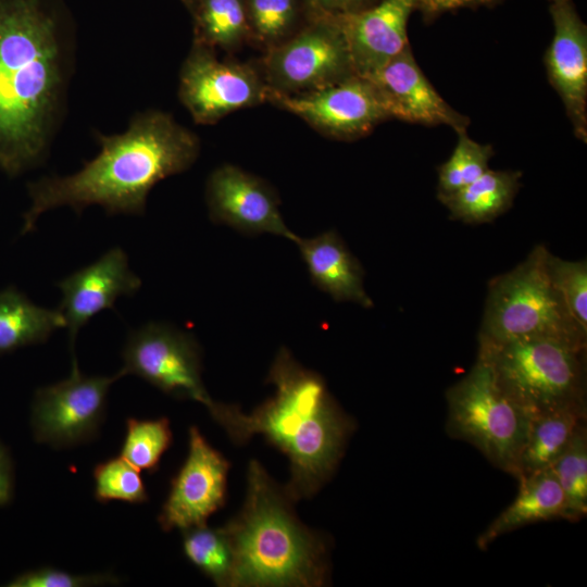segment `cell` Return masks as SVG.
Masks as SVG:
<instances>
[{"label": "cell", "instance_id": "obj_30", "mask_svg": "<svg viewBox=\"0 0 587 587\" xmlns=\"http://www.w3.org/2000/svg\"><path fill=\"white\" fill-rule=\"evenodd\" d=\"M548 266L553 284L562 295L570 312L587 330V262L566 261L549 254Z\"/></svg>", "mask_w": 587, "mask_h": 587}, {"label": "cell", "instance_id": "obj_31", "mask_svg": "<svg viewBox=\"0 0 587 587\" xmlns=\"http://www.w3.org/2000/svg\"><path fill=\"white\" fill-rule=\"evenodd\" d=\"M247 5L253 32L265 43L278 42L296 15V0H248Z\"/></svg>", "mask_w": 587, "mask_h": 587}, {"label": "cell", "instance_id": "obj_36", "mask_svg": "<svg viewBox=\"0 0 587 587\" xmlns=\"http://www.w3.org/2000/svg\"><path fill=\"white\" fill-rule=\"evenodd\" d=\"M183 2H185L186 4H191L193 2V0H182Z\"/></svg>", "mask_w": 587, "mask_h": 587}, {"label": "cell", "instance_id": "obj_33", "mask_svg": "<svg viewBox=\"0 0 587 587\" xmlns=\"http://www.w3.org/2000/svg\"><path fill=\"white\" fill-rule=\"evenodd\" d=\"M14 491V467L7 447L0 441V507L10 503Z\"/></svg>", "mask_w": 587, "mask_h": 587}, {"label": "cell", "instance_id": "obj_17", "mask_svg": "<svg viewBox=\"0 0 587 587\" xmlns=\"http://www.w3.org/2000/svg\"><path fill=\"white\" fill-rule=\"evenodd\" d=\"M379 93L390 118L466 129L470 118L450 107L427 79L410 45L367 78Z\"/></svg>", "mask_w": 587, "mask_h": 587}, {"label": "cell", "instance_id": "obj_15", "mask_svg": "<svg viewBox=\"0 0 587 587\" xmlns=\"http://www.w3.org/2000/svg\"><path fill=\"white\" fill-rule=\"evenodd\" d=\"M553 37L545 54L547 76L576 138L587 142V27L571 0H549Z\"/></svg>", "mask_w": 587, "mask_h": 587}, {"label": "cell", "instance_id": "obj_13", "mask_svg": "<svg viewBox=\"0 0 587 587\" xmlns=\"http://www.w3.org/2000/svg\"><path fill=\"white\" fill-rule=\"evenodd\" d=\"M229 462L201 435L189 428L188 454L171 480L168 495L158 515L164 532L207 524L226 501Z\"/></svg>", "mask_w": 587, "mask_h": 587}, {"label": "cell", "instance_id": "obj_28", "mask_svg": "<svg viewBox=\"0 0 587 587\" xmlns=\"http://www.w3.org/2000/svg\"><path fill=\"white\" fill-rule=\"evenodd\" d=\"M173 433L167 417L155 420H126V433L121 457L139 471L153 473L164 452L171 447Z\"/></svg>", "mask_w": 587, "mask_h": 587}, {"label": "cell", "instance_id": "obj_2", "mask_svg": "<svg viewBox=\"0 0 587 587\" xmlns=\"http://www.w3.org/2000/svg\"><path fill=\"white\" fill-rule=\"evenodd\" d=\"M96 139L99 153L76 173L27 184L30 207L23 215V235L34 230L43 212L60 207L78 215L95 204L109 215H142L150 190L191 167L200 152L193 132L154 109L136 113L123 133H96Z\"/></svg>", "mask_w": 587, "mask_h": 587}, {"label": "cell", "instance_id": "obj_21", "mask_svg": "<svg viewBox=\"0 0 587 587\" xmlns=\"http://www.w3.org/2000/svg\"><path fill=\"white\" fill-rule=\"evenodd\" d=\"M587 422V401L554 408L530 419L527 436L512 476L548 469Z\"/></svg>", "mask_w": 587, "mask_h": 587}, {"label": "cell", "instance_id": "obj_1", "mask_svg": "<svg viewBox=\"0 0 587 587\" xmlns=\"http://www.w3.org/2000/svg\"><path fill=\"white\" fill-rule=\"evenodd\" d=\"M75 36L55 0H0V171L48 158L65 117Z\"/></svg>", "mask_w": 587, "mask_h": 587}, {"label": "cell", "instance_id": "obj_29", "mask_svg": "<svg viewBox=\"0 0 587 587\" xmlns=\"http://www.w3.org/2000/svg\"><path fill=\"white\" fill-rule=\"evenodd\" d=\"M92 475L98 502L120 500L138 504L149 499L140 471L121 455L98 463Z\"/></svg>", "mask_w": 587, "mask_h": 587}, {"label": "cell", "instance_id": "obj_3", "mask_svg": "<svg viewBox=\"0 0 587 587\" xmlns=\"http://www.w3.org/2000/svg\"><path fill=\"white\" fill-rule=\"evenodd\" d=\"M266 383L276 392L252 413L216 402L210 414L234 444L243 445L259 434L286 454L290 463L286 494L294 502L310 498L337 469L354 422L339 408L324 378L298 363L285 347Z\"/></svg>", "mask_w": 587, "mask_h": 587}, {"label": "cell", "instance_id": "obj_12", "mask_svg": "<svg viewBox=\"0 0 587 587\" xmlns=\"http://www.w3.org/2000/svg\"><path fill=\"white\" fill-rule=\"evenodd\" d=\"M267 100L338 139L364 136L378 123L390 118L375 86L359 75L303 93L268 89Z\"/></svg>", "mask_w": 587, "mask_h": 587}, {"label": "cell", "instance_id": "obj_22", "mask_svg": "<svg viewBox=\"0 0 587 587\" xmlns=\"http://www.w3.org/2000/svg\"><path fill=\"white\" fill-rule=\"evenodd\" d=\"M520 171L487 170L460 190L439 198L452 220L465 224H484L507 212L521 187Z\"/></svg>", "mask_w": 587, "mask_h": 587}, {"label": "cell", "instance_id": "obj_27", "mask_svg": "<svg viewBox=\"0 0 587 587\" xmlns=\"http://www.w3.org/2000/svg\"><path fill=\"white\" fill-rule=\"evenodd\" d=\"M458 141L449 159L438 166L437 198L449 196L482 176L495 154L492 146L472 139L466 129L457 132Z\"/></svg>", "mask_w": 587, "mask_h": 587}, {"label": "cell", "instance_id": "obj_23", "mask_svg": "<svg viewBox=\"0 0 587 587\" xmlns=\"http://www.w3.org/2000/svg\"><path fill=\"white\" fill-rule=\"evenodd\" d=\"M62 327L66 322L60 310L35 304L15 286L0 290V354L46 342Z\"/></svg>", "mask_w": 587, "mask_h": 587}, {"label": "cell", "instance_id": "obj_6", "mask_svg": "<svg viewBox=\"0 0 587 587\" xmlns=\"http://www.w3.org/2000/svg\"><path fill=\"white\" fill-rule=\"evenodd\" d=\"M587 348L553 340L478 341L477 357L500 390L529 419L587 401Z\"/></svg>", "mask_w": 587, "mask_h": 587}, {"label": "cell", "instance_id": "obj_20", "mask_svg": "<svg viewBox=\"0 0 587 587\" xmlns=\"http://www.w3.org/2000/svg\"><path fill=\"white\" fill-rule=\"evenodd\" d=\"M515 499L477 537L476 545L486 549L500 536L520 527L552 520L569 521L566 499L551 467L516 479Z\"/></svg>", "mask_w": 587, "mask_h": 587}, {"label": "cell", "instance_id": "obj_14", "mask_svg": "<svg viewBox=\"0 0 587 587\" xmlns=\"http://www.w3.org/2000/svg\"><path fill=\"white\" fill-rule=\"evenodd\" d=\"M205 201L215 224L250 236L268 233L294 242L298 239L282 217L275 190L262 178L236 165L223 164L209 175Z\"/></svg>", "mask_w": 587, "mask_h": 587}, {"label": "cell", "instance_id": "obj_8", "mask_svg": "<svg viewBox=\"0 0 587 587\" xmlns=\"http://www.w3.org/2000/svg\"><path fill=\"white\" fill-rule=\"evenodd\" d=\"M123 376L136 375L159 390L212 409L202 378L201 349L196 338L164 322H148L129 332L122 351Z\"/></svg>", "mask_w": 587, "mask_h": 587}, {"label": "cell", "instance_id": "obj_35", "mask_svg": "<svg viewBox=\"0 0 587 587\" xmlns=\"http://www.w3.org/2000/svg\"><path fill=\"white\" fill-rule=\"evenodd\" d=\"M315 4L327 11H335L345 14L359 10L364 0H312Z\"/></svg>", "mask_w": 587, "mask_h": 587}, {"label": "cell", "instance_id": "obj_7", "mask_svg": "<svg viewBox=\"0 0 587 587\" xmlns=\"http://www.w3.org/2000/svg\"><path fill=\"white\" fill-rule=\"evenodd\" d=\"M446 429L473 445L496 467L513 474L530 419L500 390L478 357L464 377L446 391Z\"/></svg>", "mask_w": 587, "mask_h": 587}, {"label": "cell", "instance_id": "obj_32", "mask_svg": "<svg viewBox=\"0 0 587 587\" xmlns=\"http://www.w3.org/2000/svg\"><path fill=\"white\" fill-rule=\"evenodd\" d=\"M118 577L111 573L73 574L53 567H39L16 575L9 587H88L116 585Z\"/></svg>", "mask_w": 587, "mask_h": 587}, {"label": "cell", "instance_id": "obj_34", "mask_svg": "<svg viewBox=\"0 0 587 587\" xmlns=\"http://www.w3.org/2000/svg\"><path fill=\"white\" fill-rule=\"evenodd\" d=\"M495 1L497 0H416V7L428 13H438L463 7L488 4Z\"/></svg>", "mask_w": 587, "mask_h": 587}, {"label": "cell", "instance_id": "obj_19", "mask_svg": "<svg viewBox=\"0 0 587 587\" xmlns=\"http://www.w3.org/2000/svg\"><path fill=\"white\" fill-rule=\"evenodd\" d=\"M314 286L336 302H353L372 308L364 289V270L335 230L312 238L298 237L295 242Z\"/></svg>", "mask_w": 587, "mask_h": 587}, {"label": "cell", "instance_id": "obj_5", "mask_svg": "<svg viewBox=\"0 0 587 587\" xmlns=\"http://www.w3.org/2000/svg\"><path fill=\"white\" fill-rule=\"evenodd\" d=\"M549 254L537 245L523 262L489 282L478 341L545 339L587 348V330L552 282Z\"/></svg>", "mask_w": 587, "mask_h": 587}, {"label": "cell", "instance_id": "obj_16", "mask_svg": "<svg viewBox=\"0 0 587 587\" xmlns=\"http://www.w3.org/2000/svg\"><path fill=\"white\" fill-rule=\"evenodd\" d=\"M57 286L62 292L59 310L64 315L73 350L78 330L99 312L113 309L118 297L137 292L141 280L129 270L125 251L114 247Z\"/></svg>", "mask_w": 587, "mask_h": 587}, {"label": "cell", "instance_id": "obj_18", "mask_svg": "<svg viewBox=\"0 0 587 587\" xmlns=\"http://www.w3.org/2000/svg\"><path fill=\"white\" fill-rule=\"evenodd\" d=\"M416 0H382L372 8L336 15L354 73L369 78L408 47V21Z\"/></svg>", "mask_w": 587, "mask_h": 587}, {"label": "cell", "instance_id": "obj_10", "mask_svg": "<svg viewBox=\"0 0 587 587\" xmlns=\"http://www.w3.org/2000/svg\"><path fill=\"white\" fill-rule=\"evenodd\" d=\"M263 72L270 90L288 95L317 90L357 75L336 16L271 47Z\"/></svg>", "mask_w": 587, "mask_h": 587}, {"label": "cell", "instance_id": "obj_4", "mask_svg": "<svg viewBox=\"0 0 587 587\" xmlns=\"http://www.w3.org/2000/svg\"><path fill=\"white\" fill-rule=\"evenodd\" d=\"M292 502L259 461L249 462L243 505L223 526L233 551L230 587L327 583V540L299 521Z\"/></svg>", "mask_w": 587, "mask_h": 587}, {"label": "cell", "instance_id": "obj_24", "mask_svg": "<svg viewBox=\"0 0 587 587\" xmlns=\"http://www.w3.org/2000/svg\"><path fill=\"white\" fill-rule=\"evenodd\" d=\"M247 30V11L241 0H197L195 42L211 49L233 50L241 43Z\"/></svg>", "mask_w": 587, "mask_h": 587}, {"label": "cell", "instance_id": "obj_26", "mask_svg": "<svg viewBox=\"0 0 587 587\" xmlns=\"http://www.w3.org/2000/svg\"><path fill=\"white\" fill-rule=\"evenodd\" d=\"M562 488L569 511V522L587 514V422L550 466Z\"/></svg>", "mask_w": 587, "mask_h": 587}, {"label": "cell", "instance_id": "obj_11", "mask_svg": "<svg viewBox=\"0 0 587 587\" xmlns=\"http://www.w3.org/2000/svg\"><path fill=\"white\" fill-rule=\"evenodd\" d=\"M268 87L248 64L218 60L195 42L179 71L178 97L197 124L211 125L267 100Z\"/></svg>", "mask_w": 587, "mask_h": 587}, {"label": "cell", "instance_id": "obj_25", "mask_svg": "<svg viewBox=\"0 0 587 587\" xmlns=\"http://www.w3.org/2000/svg\"><path fill=\"white\" fill-rule=\"evenodd\" d=\"M183 532V551L187 560L213 583L230 587L233 551L223 527H190Z\"/></svg>", "mask_w": 587, "mask_h": 587}, {"label": "cell", "instance_id": "obj_9", "mask_svg": "<svg viewBox=\"0 0 587 587\" xmlns=\"http://www.w3.org/2000/svg\"><path fill=\"white\" fill-rule=\"evenodd\" d=\"M121 377L120 371L112 376L86 375L73 358L67 378L35 392L30 412L35 440L58 449L92 440L104 420L109 389Z\"/></svg>", "mask_w": 587, "mask_h": 587}]
</instances>
